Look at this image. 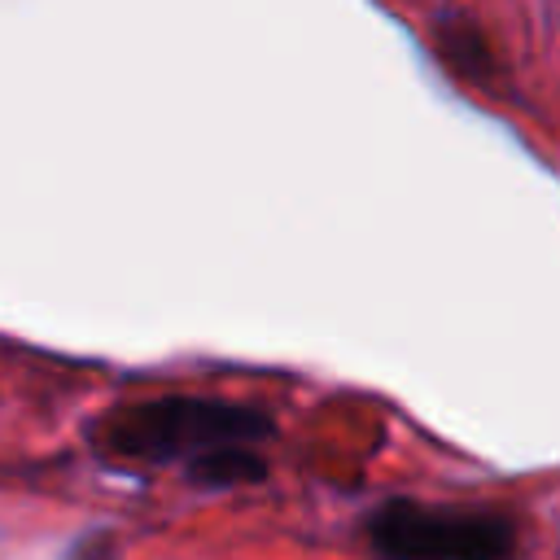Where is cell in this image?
I'll return each mask as SVG.
<instances>
[{
    "instance_id": "1",
    "label": "cell",
    "mask_w": 560,
    "mask_h": 560,
    "mask_svg": "<svg viewBox=\"0 0 560 560\" xmlns=\"http://www.w3.org/2000/svg\"><path fill=\"white\" fill-rule=\"evenodd\" d=\"M88 438L105 459L144 468H188L223 446H262L276 438V424L254 402L210 394H158L109 407L92 420Z\"/></svg>"
},
{
    "instance_id": "4",
    "label": "cell",
    "mask_w": 560,
    "mask_h": 560,
    "mask_svg": "<svg viewBox=\"0 0 560 560\" xmlns=\"http://www.w3.org/2000/svg\"><path fill=\"white\" fill-rule=\"evenodd\" d=\"M438 52H442V61L451 66V74H459V79H468V83H494V74H499L494 52H490L486 35H481L472 22H451V26H442Z\"/></svg>"
},
{
    "instance_id": "3",
    "label": "cell",
    "mask_w": 560,
    "mask_h": 560,
    "mask_svg": "<svg viewBox=\"0 0 560 560\" xmlns=\"http://www.w3.org/2000/svg\"><path fill=\"white\" fill-rule=\"evenodd\" d=\"M184 477L201 490H232V486H254L267 477V455L262 446H223L201 455L197 464L184 468Z\"/></svg>"
},
{
    "instance_id": "2",
    "label": "cell",
    "mask_w": 560,
    "mask_h": 560,
    "mask_svg": "<svg viewBox=\"0 0 560 560\" xmlns=\"http://www.w3.org/2000/svg\"><path fill=\"white\" fill-rule=\"evenodd\" d=\"M381 560H516L521 534L508 512L389 499L368 516Z\"/></svg>"
}]
</instances>
